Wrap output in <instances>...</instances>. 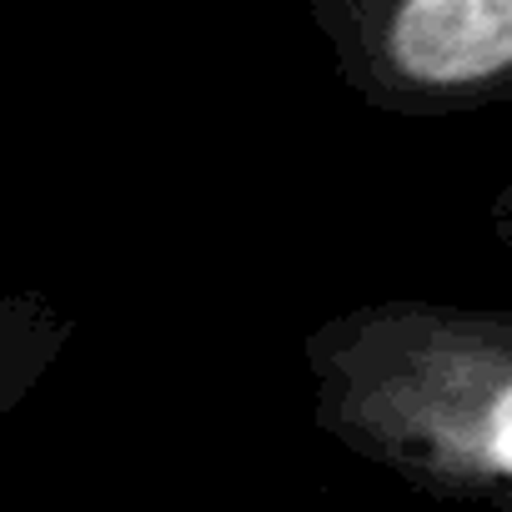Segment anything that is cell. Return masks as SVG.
Here are the masks:
<instances>
[{
	"instance_id": "cell-1",
	"label": "cell",
	"mask_w": 512,
	"mask_h": 512,
	"mask_svg": "<svg viewBox=\"0 0 512 512\" xmlns=\"http://www.w3.org/2000/svg\"><path fill=\"white\" fill-rule=\"evenodd\" d=\"M317 427L397 482L512 512V312L367 302L302 337Z\"/></svg>"
},
{
	"instance_id": "cell-2",
	"label": "cell",
	"mask_w": 512,
	"mask_h": 512,
	"mask_svg": "<svg viewBox=\"0 0 512 512\" xmlns=\"http://www.w3.org/2000/svg\"><path fill=\"white\" fill-rule=\"evenodd\" d=\"M347 91L407 121L512 101V0H312Z\"/></svg>"
},
{
	"instance_id": "cell-3",
	"label": "cell",
	"mask_w": 512,
	"mask_h": 512,
	"mask_svg": "<svg viewBox=\"0 0 512 512\" xmlns=\"http://www.w3.org/2000/svg\"><path fill=\"white\" fill-rule=\"evenodd\" d=\"M51 322H61V317L51 312L46 297L21 292V297L6 302V407H16L26 397L31 377L46 372V357L66 342V332L41 337V327H51Z\"/></svg>"
},
{
	"instance_id": "cell-4",
	"label": "cell",
	"mask_w": 512,
	"mask_h": 512,
	"mask_svg": "<svg viewBox=\"0 0 512 512\" xmlns=\"http://www.w3.org/2000/svg\"><path fill=\"white\" fill-rule=\"evenodd\" d=\"M487 226H492V236L512 251V181L492 196V206H487Z\"/></svg>"
}]
</instances>
